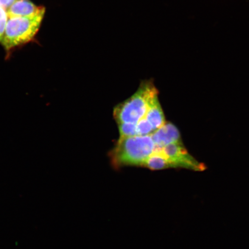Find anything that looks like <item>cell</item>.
<instances>
[{
	"label": "cell",
	"instance_id": "277c9868",
	"mask_svg": "<svg viewBox=\"0 0 249 249\" xmlns=\"http://www.w3.org/2000/svg\"><path fill=\"white\" fill-rule=\"evenodd\" d=\"M166 161L168 168L182 167L196 171L205 169L203 164L189 153L181 142L172 143L161 148H156Z\"/></svg>",
	"mask_w": 249,
	"mask_h": 249
},
{
	"label": "cell",
	"instance_id": "8992f818",
	"mask_svg": "<svg viewBox=\"0 0 249 249\" xmlns=\"http://www.w3.org/2000/svg\"><path fill=\"white\" fill-rule=\"evenodd\" d=\"M46 10L42 6H36L30 0H17L7 11L8 18L29 17Z\"/></svg>",
	"mask_w": 249,
	"mask_h": 249
},
{
	"label": "cell",
	"instance_id": "6da1fadb",
	"mask_svg": "<svg viewBox=\"0 0 249 249\" xmlns=\"http://www.w3.org/2000/svg\"><path fill=\"white\" fill-rule=\"evenodd\" d=\"M156 146L151 135L124 137L118 139L109 153L113 166L143 167Z\"/></svg>",
	"mask_w": 249,
	"mask_h": 249
},
{
	"label": "cell",
	"instance_id": "7a4b0ae2",
	"mask_svg": "<svg viewBox=\"0 0 249 249\" xmlns=\"http://www.w3.org/2000/svg\"><path fill=\"white\" fill-rule=\"evenodd\" d=\"M158 91L153 80H145L140 83L137 91L126 101L117 105L113 110V116L117 124H136L144 118Z\"/></svg>",
	"mask_w": 249,
	"mask_h": 249
},
{
	"label": "cell",
	"instance_id": "30bf717a",
	"mask_svg": "<svg viewBox=\"0 0 249 249\" xmlns=\"http://www.w3.org/2000/svg\"><path fill=\"white\" fill-rule=\"evenodd\" d=\"M8 17L7 12L4 9L0 8V43H1L7 26Z\"/></svg>",
	"mask_w": 249,
	"mask_h": 249
},
{
	"label": "cell",
	"instance_id": "8fae6325",
	"mask_svg": "<svg viewBox=\"0 0 249 249\" xmlns=\"http://www.w3.org/2000/svg\"><path fill=\"white\" fill-rule=\"evenodd\" d=\"M17 0H0V8L7 11Z\"/></svg>",
	"mask_w": 249,
	"mask_h": 249
},
{
	"label": "cell",
	"instance_id": "5b68a950",
	"mask_svg": "<svg viewBox=\"0 0 249 249\" xmlns=\"http://www.w3.org/2000/svg\"><path fill=\"white\" fill-rule=\"evenodd\" d=\"M156 148H161L172 143L181 142L179 131L174 124L166 123L151 135Z\"/></svg>",
	"mask_w": 249,
	"mask_h": 249
},
{
	"label": "cell",
	"instance_id": "ba28073f",
	"mask_svg": "<svg viewBox=\"0 0 249 249\" xmlns=\"http://www.w3.org/2000/svg\"><path fill=\"white\" fill-rule=\"evenodd\" d=\"M120 138L138 136L136 124L121 123L118 124Z\"/></svg>",
	"mask_w": 249,
	"mask_h": 249
},
{
	"label": "cell",
	"instance_id": "52a82bcc",
	"mask_svg": "<svg viewBox=\"0 0 249 249\" xmlns=\"http://www.w3.org/2000/svg\"><path fill=\"white\" fill-rule=\"evenodd\" d=\"M149 123L151 124L154 132L166 123L164 114L161 108L158 97L156 98L144 117Z\"/></svg>",
	"mask_w": 249,
	"mask_h": 249
},
{
	"label": "cell",
	"instance_id": "3957f363",
	"mask_svg": "<svg viewBox=\"0 0 249 249\" xmlns=\"http://www.w3.org/2000/svg\"><path fill=\"white\" fill-rule=\"evenodd\" d=\"M45 11L29 17L8 18L1 42L6 52L32 40L38 33Z\"/></svg>",
	"mask_w": 249,
	"mask_h": 249
},
{
	"label": "cell",
	"instance_id": "9c48e42d",
	"mask_svg": "<svg viewBox=\"0 0 249 249\" xmlns=\"http://www.w3.org/2000/svg\"><path fill=\"white\" fill-rule=\"evenodd\" d=\"M136 129L138 136L151 135L154 132L153 127L144 117L136 123Z\"/></svg>",
	"mask_w": 249,
	"mask_h": 249
}]
</instances>
